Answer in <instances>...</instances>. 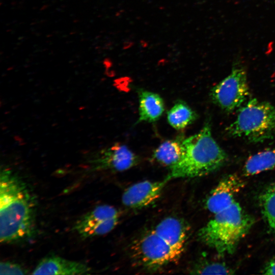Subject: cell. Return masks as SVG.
I'll use <instances>...</instances> for the list:
<instances>
[{"label":"cell","instance_id":"ffe728a7","mask_svg":"<svg viewBox=\"0 0 275 275\" xmlns=\"http://www.w3.org/2000/svg\"><path fill=\"white\" fill-rule=\"evenodd\" d=\"M265 274H275V258L270 260L263 269Z\"/></svg>","mask_w":275,"mask_h":275},{"label":"cell","instance_id":"8992f818","mask_svg":"<svg viewBox=\"0 0 275 275\" xmlns=\"http://www.w3.org/2000/svg\"><path fill=\"white\" fill-rule=\"evenodd\" d=\"M249 94L246 70L236 64L227 76L213 87L210 97L215 104L229 113L240 108Z\"/></svg>","mask_w":275,"mask_h":275},{"label":"cell","instance_id":"8fae6325","mask_svg":"<svg viewBox=\"0 0 275 275\" xmlns=\"http://www.w3.org/2000/svg\"><path fill=\"white\" fill-rule=\"evenodd\" d=\"M91 268L80 262L56 256L42 259L37 265L33 274L75 275L89 274Z\"/></svg>","mask_w":275,"mask_h":275},{"label":"cell","instance_id":"ac0fdd59","mask_svg":"<svg viewBox=\"0 0 275 275\" xmlns=\"http://www.w3.org/2000/svg\"><path fill=\"white\" fill-rule=\"evenodd\" d=\"M195 273L201 274H231V270L224 264L218 262L207 263L198 267L195 270Z\"/></svg>","mask_w":275,"mask_h":275},{"label":"cell","instance_id":"4fadbf2b","mask_svg":"<svg viewBox=\"0 0 275 275\" xmlns=\"http://www.w3.org/2000/svg\"><path fill=\"white\" fill-rule=\"evenodd\" d=\"M139 119L141 122H154L161 117L165 110L164 102L158 94L143 89H138Z\"/></svg>","mask_w":275,"mask_h":275},{"label":"cell","instance_id":"2e32d148","mask_svg":"<svg viewBox=\"0 0 275 275\" xmlns=\"http://www.w3.org/2000/svg\"><path fill=\"white\" fill-rule=\"evenodd\" d=\"M197 118L196 112L182 100L177 101L167 113L169 124L177 130L186 128L194 123Z\"/></svg>","mask_w":275,"mask_h":275},{"label":"cell","instance_id":"e0dca14e","mask_svg":"<svg viewBox=\"0 0 275 275\" xmlns=\"http://www.w3.org/2000/svg\"><path fill=\"white\" fill-rule=\"evenodd\" d=\"M259 202L265 221L275 232V182L261 192L259 197Z\"/></svg>","mask_w":275,"mask_h":275},{"label":"cell","instance_id":"5bb4252c","mask_svg":"<svg viewBox=\"0 0 275 275\" xmlns=\"http://www.w3.org/2000/svg\"><path fill=\"white\" fill-rule=\"evenodd\" d=\"M183 135L168 140L160 144L152 154L153 158L158 163L169 166V168L177 163L183 153Z\"/></svg>","mask_w":275,"mask_h":275},{"label":"cell","instance_id":"277c9868","mask_svg":"<svg viewBox=\"0 0 275 275\" xmlns=\"http://www.w3.org/2000/svg\"><path fill=\"white\" fill-rule=\"evenodd\" d=\"M226 130L231 136L253 143L272 139L275 136V106L252 98L239 108L236 118Z\"/></svg>","mask_w":275,"mask_h":275},{"label":"cell","instance_id":"5b68a950","mask_svg":"<svg viewBox=\"0 0 275 275\" xmlns=\"http://www.w3.org/2000/svg\"><path fill=\"white\" fill-rule=\"evenodd\" d=\"M132 250L136 261L141 265L150 269L158 268L175 262L183 252L172 245L154 229L137 240Z\"/></svg>","mask_w":275,"mask_h":275},{"label":"cell","instance_id":"7c38bea8","mask_svg":"<svg viewBox=\"0 0 275 275\" xmlns=\"http://www.w3.org/2000/svg\"><path fill=\"white\" fill-rule=\"evenodd\" d=\"M189 229L182 219L168 217L161 221L154 230L174 247L183 251Z\"/></svg>","mask_w":275,"mask_h":275},{"label":"cell","instance_id":"30bf717a","mask_svg":"<svg viewBox=\"0 0 275 275\" xmlns=\"http://www.w3.org/2000/svg\"><path fill=\"white\" fill-rule=\"evenodd\" d=\"M166 178L161 181H143L128 187L122 196L124 205L132 209H141L151 204L160 196L168 182Z\"/></svg>","mask_w":275,"mask_h":275},{"label":"cell","instance_id":"7a4b0ae2","mask_svg":"<svg viewBox=\"0 0 275 275\" xmlns=\"http://www.w3.org/2000/svg\"><path fill=\"white\" fill-rule=\"evenodd\" d=\"M183 146L182 157L169 168L168 181L207 175L219 169L227 160V154L212 136L208 121L198 133L184 138Z\"/></svg>","mask_w":275,"mask_h":275},{"label":"cell","instance_id":"44dd1931","mask_svg":"<svg viewBox=\"0 0 275 275\" xmlns=\"http://www.w3.org/2000/svg\"><path fill=\"white\" fill-rule=\"evenodd\" d=\"M133 45V43L131 41H126L124 43L123 48L124 49H127L130 48Z\"/></svg>","mask_w":275,"mask_h":275},{"label":"cell","instance_id":"6da1fadb","mask_svg":"<svg viewBox=\"0 0 275 275\" xmlns=\"http://www.w3.org/2000/svg\"><path fill=\"white\" fill-rule=\"evenodd\" d=\"M36 201L25 182L8 168L0 174V240L13 243L35 232Z\"/></svg>","mask_w":275,"mask_h":275},{"label":"cell","instance_id":"d6986e66","mask_svg":"<svg viewBox=\"0 0 275 275\" xmlns=\"http://www.w3.org/2000/svg\"><path fill=\"white\" fill-rule=\"evenodd\" d=\"M27 271L20 264L10 261L1 262L0 274H25Z\"/></svg>","mask_w":275,"mask_h":275},{"label":"cell","instance_id":"ba28073f","mask_svg":"<svg viewBox=\"0 0 275 275\" xmlns=\"http://www.w3.org/2000/svg\"><path fill=\"white\" fill-rule=\"evenodd\" d=\"M88 162L93 171L122 172L137 164L139 157L126 145L117 143L93 154Z\"/></svg>","mask_w":275,"mask_h":275},{"label":"cell","instance_id":"9a60e30c","mask_svg":"<svg viewBox=\"0 0 275 275\" xmlns=\"http://www.w3.org/2000/svg\"><path fill=\"white\" fill-rule=\"evenodd\" d=\"M275 167V148H268L250 156L243 172L246 176H253Z\"/></svg>","mask_w":275,"mask_h":275},{"label":"cell","instance_id":"52a82bcc","mask_svg":"<svg viewBox=\"0 0 275 275\" xmlns=\"http://www.w3.org/2000/svg\"><path fill=\"white\" fill-rule=\"evenodd\" d=\"M119 213L114 207L101 205L96 207L80 218L73 229L82 238L106 234L117 226Z\"/></svg>","mask_w":275,"mask_h":275},{"label":"cell","instance_id":"3957f363","mask_svg":"<svg viewBox=\"0 0 275 275\" xmlns=\"http://www.w3.org/2000/svg\"><path fill=\"white\" fill-rule=\"evenodd\" d=\"M253 219L235 201L214 214L199 231V239L220 255L231 254L240 240L248 233Z\"/></svg>","mask_w":275,"mask_h":275},{"label":"cell","instance_id":"9c48e42d","mask_svg":"<svg viewBox=\"0 0 275 275\" xmlns=\"http://www.w3.org/2000/svg\"><path fill=\"white\" fill-rule=\"evenodd\" d=\"M244 186L243 180L237 174L225 177L209 194L205 203L207 209L214 214L228 207Z\"/></svg>","mask_w":275,"mask_h":275}]
</instances>
